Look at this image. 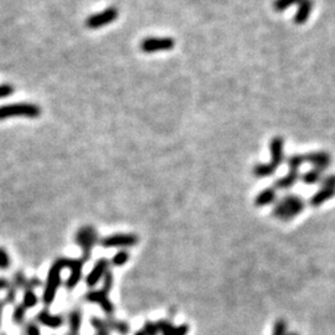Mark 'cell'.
Here are the masks:
<instances>
[{
  "mask_svg": "<svg viewBox=\"0 0 335 335\" xmlns=\"http://www.w3.org/2000/svg\"><path fill=\"white\" fill-rule=\"evenodd\" d=\"M304 207H306V202L303 199L288 194L275 202L272 216L282 222H289L300 215L304 211Z\"/></svg>",
  "mask_w": 335,
  "mask_h": 335,
  "instance_id": "1",
  "label": "cell"
},
{
  "mask_svg": "<svg viewBox=\"0 0 335 335\" xmlns=\"http://www.w3.org/2000/svg\"><path fill=\"white\" fill-rule=\"evenodd\" d=\"M67 264H69L67 257H60L52 262L49 273H47L44 292H42V303L45 306H51L55 300L56 294H57L58 288L61 286V272L63 269L67 268Z\"/></svg>",
  "mask_w": 335,
  "mask_h": 335,
  "instance_id": "2",
  "label": "cell"
},
{
  "mask_svg": "<svg viewBox=\"0 0 335 335\" xmlns=\"http://www.w3.org/2000/svg\"><path fill=\"white\" fill-rule=\"evenodd\" d=\"M41 115V108L35 103L20 102L11 103V105L0 106V120L9 119V118H39Z\"/></svg>",
  "mask_w": 335,
  "mask_h": 335,
  "instance_id": "3",
  "label": "cell"
},
{
  "mask_svg": "<svg viewBox=\"0 0 335 335\" xmlns=\"http://www.w3.org/2000/svg\"><path fill=\"white\" fill-rule=\"evenodd\" d=\"M98 241H100L98 240V232L94 226H89V225L82 226L76 232L75 242L81 247V251H82L81 260L83 261V263H86L91 258L92 249Z\"/></svg>",
  "mask_w": 335,
  "mask_h": 335,
  "instance_id": "4",
  "label": "cell"
},
{
  "mask_svg": "<svg viewBox=\"0 0 335 335\" xmlns=\"http://www.w3.org/2000/svg\"><path fill=\"white\" fill-rule=\"evenodd\" d=\"M119 15V11L115 7H109L107 9L100 11L97 14H92L86 20V26L89 30H97L101 27L108 26L109 24L115 21Z\"/></svg>",
  "mask_w": 335,
  "mask_h": 335,
  "instance_id": "5",
  "label": "cell"
},
{
  "mask_svg": "<svg viewBox=\"0 0 335 335\" xmlns=\"http://www.w3.org/2000/svg\"><path fill=\"white\" fill-rule=\"evenodd\" d=\"M175 47V40L171 38H158V36H150L145 38L140 41L139 49L144 53H156L160 51H170Z\"/></svg>",
  "mask_w": 335,
  "mask_h": 335,
  "instance_id": "6",
  "label": "cell"
},
{
  "mask_svg": "<svg viewBox=\"0 0 335 335\" xmlns=\"http://www.w3.org/2000/svg\"><path fill=\"white\" fill-rule=\"evenodd\" d=\"M139 237L136 233H114L100 240L102 247H133L138 245Z\"/></svg>",
  "mask_w": 335,
  "mask_h": 335,
  "instance_id": "7",
  "label": "cell"
},
{
  "mask_svg": "<svg viewBox=\"0 0 335 335\" xmlns=\"http://www.w3.org/2000/svg\"><path fill=\"white\" fill-rule=\"evenodd\" d=\"M86 300L88 303H95L102 308V311L105 312L106 315L112 317L114 314V306L113 303L109 300L108 293H106L102 289H98V291H88L84 295Z\"/></svg>",
  "mask_w": 335,
  "mask_h": 335,
  "instance_id": "8",
  "label": "cell"
},
{
  "mask_svg": "<svg viewBox=\"0 0 335 335\" xmlns=\"http://www.w3.org/2000/svg\"><path fill=\"white\" fill-rule=\"evenodd\" d=\"M83 261L81 258H69V264L67 268L70 269V276L67 281L65 282V287L67 289H74L80 283L82 278V269H83Z\"/></svg>",
  "mask_w": 335,
  "mask_h": 335,
  "instance_id": "9",
  "label": "cell"
},
{
  "mask_svg": "<svg viewBox=\"0 0 335 335\" xmlns=\"http://www.w3.org/2000/svg\"><path fill=\"white\" fill-rule=\"evenodd\" d=\"M109 267V261L107 258H100L95 263V266L92 267V269L89 271L88 275L86 276V284L88 288H94V287L100 282L103 278L105 273L108 271Z\"/></svg>",
  "mask_w": 335,
  "mask_h": 335,
  "instance_id": "10",
  "label": "cell"
},
{
  "mask_svg": "<svg viewBox=\"0 0 335 335\" xmlns=\"http://www.w3.org/2000/svg\"><path fill=\"white\" fill-rule=\"evenodd\" d=\"M304 160H306V163H309L314 169L322 171H325V169H328L331 164L330 154L324 150L311 151V153L304 156Z\"/></svg>",
  "mask_w": 335,
  "mask_h": 335,
  "instance_id": "11",
  "label": "cell"
},
{
  "mask_svg": "<svg viewBox=\"0 0 335 335\" xmlns=\"http://www.w3.org/2000/svg\"><path fill=\"white\" fill-rule=\"evenodd\" d=\"M269 151H271V163L276 168H278L284 162V139L282 137L272 138L269 142Z\"/></svg>",
  "mask_w": 335,
  "mask_h": 335,
  "instance_id": "12",
  "label": "cell"
},
{
  "mask_svg": "<svg viewBox=\"0 0 335 335\" xmlns=\"http://www.w3.org/2000/svg\"><path fill=\"white\" fill-rule=\"evenodd\" d=\"M36 322L47 326V328L56 329L64 324V318L61 315H53L49 312V309H42L36 314Z\"/></svg>",
  "mask_w": 335,
  "mask_h": 335,
  "instance_id": "13",
  "label": "cell"
},
{
  "mask_svg": "<svg viewBox=\"0 0 335 335\" xmlns=\"http://www.w3.org/2000/svg\"><path fill=\"white\" fill-rule=\"evenodd\" d=\"M277 201V190L275 188H266L261 190L255 198V206L256 207H264L273 205Z\"/></svg>",
  "mask_w": 335,
  "mask_h": 335,
  "instance_id": "14",
  "label": "cell"
},
{
  "mask_svg": "<svg viewBox=\"0 0 335 335\" xmlns=\"http://www.w3.org/2000/svg\"><path fill=\"white\" fill-rule=\"evenodd\" d=\"M298 5H299V7H298L297 14L294 15L293 21L297 25H303L306 24L307 20L309 19V16H311L312 10H313L314 8V0H300V3Z\"/></svg>",
  "mask_w": 335,
  "mask_h": 335,
  "instance_id": "15",
  "label": "cell"
},
{
  "mask_svg": "<svg viewBox=\"0 0 335 335\" xmlns=\"http://www.w3.org/2000/svg\"><path fill=\"white\" fill-rule=\"evenodd\" d=\"M335 198V189L330 188H320L317 193L309 199V205L313 207H319L325 204L328 200Z\"/></svg>",
  "mask_w": 335,
  "mask_h": 335,
  "instance_id": "16",
  "label": "cell"
},
{
  "mask_svg": "<svg viewBox=\"0 0 335 335\" xmlns=\"http://www.w3.org/2000/svg\"><path fill=\"white\" fill-rule=\"evenodd\" d=\"M298 179H299V171L289 170L287 175L282 176V178L277 179L273 184V188L276 190H288V189L293 188L297 184Z\"/></svg>",
  "mask_w": 335,
  "mask_h": 335,
  "instance_id": "17",
  "label": "cell"
},
{
  "mask_svg": "<svg viewBox=\"0 0 335 335\" xmlns=\"http://www.w3.org/2000/svg\"><path fill=\"white\" fill-rule=\"evenodd\" d=\"M81 324H82V314L80 309H72L69 314V335H80Z\"/></svg>",
  "mask_w": 335,
  "mask_h": 335,
  "instance_id": "18",
  "label": "cell"
},
{
  "mask_svg": "<svg viewBox=\"0 0 335 335\" xmlns=\"http://www.w3.org/2000/svg\"><path fill=\"white\" fill-rule=\"evenodd\" d=\"M277 168L269 163H257L255 167L252 168V174L256 178H268L276 173Z\"/></svg>",
  "mask_w": 335,
  "mask_h": 335,
  "instance_id": "19",
  "label": "cell"
},
{
  "mask_svg": "<svg viewBox=\"0 0 335 335\" xmlns=\"http://www.w3.org/2000/svg\"><path fill=\"white\" fill-rule=\"evenodd\" d=\"M105 322L109 330H114L119 335H128L129 330H131V326L125 320H117L114 318L108 317V319L105 320Z\"/></svg>",
  "mask_w": 335,
  "mask_h": 335,
  "instance_id": "20",
  "label": "cell"
},
{
  "mask_svg": "<svg viewBox=\"0 0 335 335\" xmlns=\"http://www.w3.org/2000/svg\"><path fill=\"white\" fill-rule=\"evenodd\" d=\"M323 176H324V171L313 168L311 169V170L306 171V173L300 176V179H302V181L306 185H315L318 184V182H320Z\"/></svg>",
  "mask_w": 335,
  "mask_h": 335,
  "instance_id": "21",
  "label": "cell"
},
{
  "mask_svg": "<svg viewBox=\"0 0 335 335\" xmlns=\"http://www.w3.org/2000/svg\"><path fill=\"white\" fill-rule=\"evenodd\" d=\"M26 311L27 309L25 308L21 303L16 304L13 309V314H11V320H13V323H15V324H18V325L24 324Z\"/></svg>",
  "mask_w": 335,
  "mask_h": 335,
  "instance_id": "22",
  "label": "cell"
},
{
  "mask_svg": "<svg viewBox=\"0 0 335 335\" xmlns=\"http://www.w3.org/2000/svg\"><path fill=\"white\" fill-rule=\"evenodd\" d=\"M27 281H29V278L26 277V276L24 275V273L18 271L14 273L13 276V281H10L11 282V286L15 287L16 289H26V286H27Z\"/></svg>",
  "mask_w": 335,
  "mask_h": 335,
  "instance_id": "23",
  "label": "cell"
},
{
  "mask_svg": "<svg viewBox=\"0 0 335 335\" xmlns=\"http://www.w3.org/2000/svg\"><path fill=\"white\" fill-rule=\"evenodd\" d=\"M39 302V298L38 295L32 289H29V291H24V295H22V302L21 304L25 307L26 309H30V308H34V307L36 306Z\"/></svg>",
  "mask_w": 335,
  "mask_h": 335,
  "instance_id": "24",
  "label": "cell"
},
{
  "mask_svg": "<svg viewBox=\"0 0 335 335\" xmlns=\"http://www.w3.org/2000/svg\"><path fill=\"white\" fill-rule=\"evenodd\" d=\"M91 325L96 330V335H109V329L107 326L105 320L100 319L97 317L91 318Z\"/></svg>",
  "mask_w": 335,
  "mask_h": 335,
  "instance_id": "25",
  "label": "cell"
},
{
  "mask_svg": "<svg viewBox=\"0 0 335 335\" xmlns=\"http://www.w3.org/2000/svg\"><path fill=\"white\" fill-rule=\"evenodd\" d=\"M303 163H306V160H304V156L302 154H293V156L287 158V164H288L289 170L299 171V168L302 167Z\"/></svg>",
  "mask_w": 335,
  "mask_h": 335,
  "instance_id": "26",
  "label": "cell"
},
{
  "mask_svg": "<svg viewBox=\"0 0 335 335\" xmlns=\"http://www.w3.org/2000/svg\"><path fill=\"white\" fill-rule=\"evenodd\" d=\"M128 261H129V253L128 251H125V250H123V251L115 253L113 257H112L111 263L115 267H122L125 266Z\"/></svg>",
  "mask_w": 335,
  "mask_h": 335,
  "instance_id": "27",
  "label": "cell"
},
{
  "mask_svg": "<svg viewBox=\"0 0 335 335\" xmlns=\"http://www.w3.org/2000/svg\"><path fill=\"white\" fill-rule=\"evenodd\" d=\"M113 283H114V276L113 273L108 269L102 278V291H105L106 293L109 294L111 289L113 288Z\"/></svg>",
  "mask_w": 335,
  "mask_h": 335,
  "instance_id": "28",
  "label": "cell"
},
{
  "mask_svg": "<svg viewBox=\"0 0 335 335\" xmlns=\"http://www.w3.org/2000/svg\"><path fill=\"white\" fill-rule=\"evenodd\" d=\"M300 0H276L273 3V9L276 11H283L286 9H288L289 7L295 4H299Z\"/></svg>",
  "mask_w": 335,
  "mask_h": 335,
  "instance_id": "29",
  "label": "cell"
},
{
  "mask_svg": "<svg viewBox=\"0 0 335 335\" xmlns=\"http://www.w3.org/2000/svg\"><path fill=\"white\" fill-rule=\"evenodd\" d=\"M288 333V324L284 319L276 320L275 325H273L272 335H286Z\"/></svg>",
  "mask_w": 335,
  "mask_h": 335,
  "instance_id": "30",
  "label": "cell"
},
{
  "mask_svg": "<svg viewBox=\"0 0 335 335\" xmlns=\"http://www.w3.org/2000/svg\"><path fill=\"white\" fill-rule=\"evenodd\" d=\"M10 263H11L10 257H9V255H8L7 250H4L0 247V269L5 271V269L9 268Z\"/></svg>",
  "mask_w": 335,
  "mask_h": 335,
  "instance_id": "31",
  "label": "cell"
},
{
  "mask_svg": "<svg viewBox=\"0 0 335 335\" xmlns=\"http://www.w3.org/2000/svg\"><path fill=\"white\" fill-rule=\"evenodd\" d=\"M24 334L25 335H41L40 328L35 322H27L24 326Z\"/></svg>",
  "mask_w": 335,
  "mask_h": 335,
  "instance_id": "32",
  "label": "cell"
},
{
  "mask_svg": "<svg viewBox=\"0 0 335 335\" xmlns=\"http://www.w3.org/2000/svg\"><path fill=\"white\" fill-rule=\"evenodd\" d=\"M189 334V325L188 324H181L175 326L174 325L170 330H168L164 335H188Z\"/></svg>",
  "mask_w": 335,
  "mask_h": 335,
  "instance_id": "33",
  "label": "cell"
},
{
  "mask_svg": "<svg viewBox=\"0 0 335 335\" xmlns=\"http://www.w3.org/2000/svg\"><path fill=\"white\" fill-rule=\"evenodd\" d=\"M142 331L144 335H159V330H158L157 323L149 322V320L144 323Z\"/></svg>",
  "mask_w": 335,
  "mask_h": 335,
  "instance_id": "34",
  "label": "cell"
},
{
  "mask_svg": "<svg viewBox=\"0 0 335 335\" xmlns=\"http://www.w3.org/2000/svg\"><path fill=\"white\" fill-rule=\"evenodd\" d=\"M16 295H18V289H16L15 287L10 286V288L7 291V294H5L3 303H4L5 306H7V304H13L16 300Z\"/></svg>",
  "mask_w": 335,
  "mask_h": 335,
  "instance_id": "35",
  "label": "cell"
},
{
  "mask_svg": "<svg viewBox=\"0 0 335 335\" xmlns=\"http://www.w3.org/2000/svg\"><path fill=\"white\" fill-rule=\"evenodd\" d=\"M14 94V86L10 83H2L0 84V100L7 98Z\"/></svg>",
  "mask_w": 335,
  "mask_h": 335,
  "instance_id": "36",
  "label": "cell"
},
{
  "mask_svg": "<svg viewBox=\"0 0 335 335\" xmlns=\"http://www.w3.org/2000/svg\"><path fill=\"white\" fill-rule=\"evenodd\" d=\"M320 185H322V188L335 189V174L323 176V179L320 180Z\"/></svg>",
  "mask_w": 335,
  "mask_h": 335,
  "instance_id": "37",
  "label": "cell"
},
{
  "mask_svg": "<svg viewBox=\"0 0 335 335\" xmlns=\"http://www.w3.org/2000/svg\"><path fill=\"white\" fill-rule=\"evenodd\" d=\"M11 282L8 278L0 277V291H8L10 288Z\"/></svg>",
  "mask_w": 335,
  "mask_h": 335,
  "instance_id": "38",
  "label": "cell"
},
{
  "mask_svg": "<svg viewBox=\"0 0 335 335\" xmlns=\"http://www.w3.org/2000/svg\"><path fill=\"white\" fill-rule=\"evenodd\" d=\"M286 335H299V334H298L297 331H288Z\"/></svg>",
  "mask_w": 335,
  "mask_h": 335,
  "instance_id": "39",
  "label": "cell"
},
{
  "mask_svg": "<svg viewBox=\"0 0 335 335\" xmlns=\"http://www.w3.org/2000/svg\"><path fill=\"white\" fill-rule=\"evenodd\" d=\"M4 306H5V304L3 303L2 300H0V311H3V308H4Z\"/></svg>",
  "mask_w": 335,
  "mask_h": 335,
  "instance_id": "40",
  "label": "cell"
},
{
  "mask_svg": "<svg viewBox=\"0 0 335 335\" xmlns=\"http://www.w3.org/2000/svg\"><path fill=\"white\" fill-rule=\"evenodd\" d=\"M134 335H144V334H143V331H142V330H139V331H137V333L134 334Z\"/></svg>",
  "mask_w": 335,
  "mask_h": 335,
  "instance_id": "41",
  "label": "cell"
},
{
  "mask_svg": "<svg viewBox=\"0 0 335 335\" xmlns=\"http://www.w3.org/2000/svg\"><path fill=\"white\" fill-rule=\"evenodd\" d=\"M2 312L3 311H0V324H2Z\"/></svg>",
  "mask_w": 335,
  "mask_h": 335,
  "instance_id": "42",
  "label": "cell"
},
{
  "mask_svg": "<svg viewBox=\"0 0 335 335\" xmlns=\"http://www.w3.org/2000/svg\"><path fill=\"white\" fill-rule=\"evenodd\" d=\"M2 335H5V334H2Z\"/></svg>",
  "mask_w": 335,
  "mask_h": 335,
  "instance_id": "43",
  "label": "cell"
}]
</instances>
